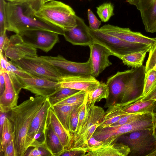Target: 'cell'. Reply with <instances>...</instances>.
<instances>
[{
  "instance_id": "cell-1",
  "label": "cell",
  "mask_w": 156,
  "mask_h": 156,
  "mask_svg": "<svg viewBox=\"0 0 156 156\" xmlns=\"http://www.w3.org/2000/svg\"><path fill=\"white\" fill-rule=\"evenodd\" d=\"M145 66L143 65L122 72H118L109 77L106 84L109 94L105 108L118 102H125L140 96L142 94Z\"/></svg>"
},
{
  "instance_id": "cell-2",
  "label": "cell",
  "mask_w": 156,
  "mask_h": 156,
  "mask_svg": "<svg viewBox=\"0 0 156 156\" xmlns=\"http://www.w3.org/2000/svg\"><path fill=\"white\" fill-rule=\"evenodd\" d=\"M47 98L30 97L12 108L8 118L12 127V138L16 156H24L26 152L25 144L32 121Z\"/></svg>"
},
{
  "instance_id": "cell-3",
  "label": "cell",
  "mask_w": 156,
  "mask_h": 156,
  "mask_svg": "<svg viewBox=\"0 0 156 156\" xmlns=\"http://www.w3.org/2000/svg\"><path fill=\"white\" fill-rule=\"evenodd\" d=\"M7 30L19 34L34 30H43L63 35L61 28L44 21L36 17L35 12L27 4L7 2Z\"/></svg>"
},
{
  "instance_id": "cell-4",
  "label": "cell",
  "mask_w": 156,
  "mask_h": 156,
  "mask_svg": "<svg viewBox=\"0 0 156 156\" xmlns=\"http://www.w3.org/2000/svg\"><path fill=\"white\" fill-rule=\"evenodd\" d=\"M34 15L41 20L64 31L70 30L76 25L75 11L70 6L59 1L44 3Z\"/></svg>"
},
{
  "instance_id": "cell-5",
  "label": "cell",
  "mask_w": 156,
  "mask_h": 156,
  "mask_svg": "<svg viewBox=\"0 0 156 156\" xmlns=\"http://www.w3.org/2000/svg\"><path fill=\"white\" fill-rule=\"evenodd\" d=\"M154 129L153 114L145 113L138 119L129 123L102 128L98 127L93 136L98 140L108 143L118 140L119 137L125 134L140 130Z\"/></svg>"
},
{
  "instance_id": "cell-6",
  "label": "cell",
  "mask_w": 156,
  "mask_h": 156,
  "mask_svg": "<svg viewBox=\"0 0 156 156\" xmlns=\"http://www.w3.org/2000/svg\"><path fill=\"white\" fill-rule=\"evenodd\" d=\"M89 33L94 42L105 47L113 56L120 59L122 56L132 53L144 51L149 52L151 47L142 44L125 41L99 30H93L89 28Z\"/></svg>"
},
{
  "instance_id": "cell-7",
  "label": "cell",
  "mask_w": 156,
  "mask_h": 156,
  "mask_svg": "<svg viewBox=\"0 0 156 156\" xmlns=\"http://www.w3.org/2000/svg\"><path fill=\"white\" fill-rule=\"evenodd\" d=\"M122 137L135 156H156V133L154 129H145L126 134Z\"/></svg>"
},
{
  "instance_id": "cell-8",
  "label": "cell",
  "mask_w": 156,
  "mask_h": 156,
  "mask_svg": "<svg viewBox=\"0 0 156 156\" xmlns=\"http://www.w3.org/2000/svg\"><path fill=\"white\" fill-rule=\"evenodd\" d=\"M40 59L55 68L62 76L92 75V69L90 59L85 62H78L67 60L62 55L56 56H41Z\"/></svg>"
},
{
  "instance_id": "cell-9",
  "label": "cell",
  "mask_w": 156,
  "mask_h": 156,
  "mask_svg": "<svg viewBox=\"0 0 156 156\" xmlns=\"http://www.w3.org/2000/svg\"><path fill=\"white\" fill-rule=\"evenodd\" d=\"M51 106L47 98L34 118L26 136L25 144L26 152L30 147L41 146L43 144L44 139L45 130L48 112Z\"/></svg>"
},
{
  "instance_id": "cell-10",
  "label": "cell",
  "mask_w": 156,
  "mask_h": 156,
  "mask_svg": "<svg viewBox=\"0 0 156 156\" xmlns=\"http://www.w3.org/2000/svg\"><path fill=\"white\" fill-rule=\"evenodd\" d=\"M14 65L33 76L58 82L62 76L53 66L40 59L34 58H23L16 61H10Z\"/></svg>"
},
{
  "instance_id": "cell-11",
  "label": "cell",
  "mask_w": 156,
  "mask_h": 156,
  "mask_svg": "<svg viewBox=\"0 0 156 156\" xmlns=\"http://www.w3.org/2000/svg\"><path fill=\"white\" fill-rule=\"evenodd\" d=\"M3 71L5 87L0 96V112L6 113L17 105L19 94L23 87L16 75Z\"/></svg>"
},
{
  "instance_id": "cell-12",
  "label": "cell",
  "mask_w": 156,
  "mask_h": 156,
  "mask_svg": "<svg viewBox=\"0 0 156 156\" xmlns=\"http://www.w3.org/2000/svg\"><path fill=\"white\" fill-rule=\"evenodd\" d=\"M19 34L24 42L46 52L50 51L59 41L58 34L45 30H28Z\"/></svg>"
},
{
  "instance_id": "cell-13",
  "label": "cell",
  "mask_w": 156,
  "mask_h": 156,
  "mask_svg": "<svg viewBox=\"0 0 156 156\" xmlns=\"http://www.w3.org/2000/svg\"><path fill=\"white\" fill-rule=\"evenodd\" d=\"M5 55L12 61L23 58L38 57L37 49L23 41L21 36L16 34L11 36L5 49Z\"/></svg>"
},
{
  "instance_id": "cell-14",
  "label": "cell",
  "mask_w": 156,
  "mask_h": 156,
  "mask_svg": "<svg viewBox=\"0 0 156 156\" xmlns=\"http://www.w3.org/2000/svg\"><path fill=\"white\" fill-rule=\"evenodd\" d=\"M23 89L35 95L48 97L53 94L60 86L58 82L34 76L30 78H24L17 76Z\"/></svg>"
},
{
  "instance_id": "cell-15",
  "label": "cell",
  "mask_w": 156,
  "mask_h": 156,
  "mask_svg": "<svg viewBox=\"0 0 156 156\" xmlns=\"http://www.w3.org/2000/svg\"><path fill=\"white\" fill-rule=\"evenodd\" d=\"M99 30L103 32L129 42L141 43L151 47L156 42V37H148L140 32L132 31L129 28L105 24Z\"/></svg>"
},
{
  "instance_id": "cell-16",
  "label": "cell",
  "mask_w": 156,
  "mask_h": 156,
  "mask_svg": "<svg viewBox=\"0 0 156 156\" xmlns=\"http://www.w3.org/2000/svg\"><path fill=\"white\" fill-rule=\"evenodd\" d=\"M140 11L146 31L156 32V0H127Z\"/></svg>"
},
{
  "instance_id": "cell-17",
  "label": "cell",
  "mask_w": 156,
  "mask_h": 156,
  "mask_svg": "<svg viewBox=\"0 0 156 156\" xmlns=\"http://www.w3.org/2000/svg\"><path fill=\"white\" fill-rule=\"evenodd\" d=\"M89 47L90 50V56L92 69V75L97 77L106 68L112 65L109 59L113 54L107 48L98 44L94 42Z\"/></svg>"
},
{
  "instance_id": "cell-18",
  "label": "cell",
  "mask_w": 156,
  "mask_h": 156,
  "mask_svg": "<svg viewBox=\"0 0 156 156\" xmlns=\"http://www.w3.org/2000/svg\"><path fill=\"white\" fill-rule=\"evenodd\" d=\"M58 82L60 87L84 91L89 93L93 90L100 81L92 75L62 76Z\"/></svg>"
},
{
  "instance_id": "cell-19",
  "label": "cell",
  "mask_w": 156,
  "mask_h": 156,
  "mask_svg": "<svg viewBox=\"0 0 156 156\" xmlns=\"http://www.w3.org/2000/svg\"><path fill=\"white\" fill-rule=\"evenodd\" d=\"M76 25L72 29L64 31L66 40L73 45L89 46L94 43L89 33V27L83 20L77 16Z\"/></svg>"
},
{
  "instance_id": "cell-20",
  "label": "cell",
  "mask_w": 156,
  "mask_h": 156,
  "mask_svg": "<svg viewBox=\"0 0 156 156\" xmlns=\"http://www.w3.org/2000/svg\"><path fill=\"white\" fill-rule=\"evenodd\" d=\"M118 140L102 144L89 150L85 156H127L131 151L128 145L117 143Z\"/></svg>"
},
{
  "instance_id": "cell-21",
  "label": "cell",
  "mask_w": 156,
  "mask_h": 156,
  "mask_svg": "<svg viewBox=\"0 0 156 156\" xmlns=\"http://www.w3.org/2000/svg\"><path fill=\"white\" fill-rule=\"evenodd\" d=\"M142 98L140 96L126 102H117L108 107L98 127L102 128L110 127L122 117L130 114L125 112L124 110L131 104L141 99Z\"/></svg>"
},
{
  "instance_id": "cell-22",
  "label": "cell",
  "mask_w": 156,
  "mask_h": 156,
  "mask_svg": "<svg viewBox=\"0 0 156 156\" xmlns=\"http://www.w3.org/2000/svg\"><path fill=\"white\" fill-rule=\"evenodd\" d=\"M41 146L48 150L52 156H61L65 149L60 139L53 129L49 122L48 115L45 128L44 139Z\"/></svg>"
},
{
  "instance_id": "cell-23",
  "label": "cell",
  "mask_w": 156,
  "mask_h": 156,
  "mask_svg": "<svg viewBox=\"0 0 156 156\" xmlns=\"http://www.w3.org/2000/svg\"><path fill=\"white\" fill-rule=\"evenodd\" d=\"M48 115L53 130L65 149L72 147L74 141L73 136L65 128L56 115L52 106L49 109Z\"/></svg>"
},
{
  "instance_id": "cell-24",
  "label": "cell",
  "mask_w": 156,
  "mask_h": 156,
  "mask_svg": "<svg viewBox=\"0 0 156 156\" xmlns=\"http://www.w3.org/2000/svg\"><path fill=\"white\" fill-rule=\"evenodd\" d=\"M105 112L101 107L92 105L87 102V113L86 121L78 135L74 139L80 136L88 130L94 125L100 124L104 115Z\"/></svg>"
},
{
  "instance_id": "cell-25",
  "label": "cell",
  "mask_w": 156,
  "mask_h": 156,
  "mask_svg": "<svg viewBox=\"0 0 156 156\" xmlns=\"http://www.w3.org/2000/svg\"><path fill=\"white\" fill-rule=\"evenodd\" d=\"M156 109V100H139L131 104L124 111L129 114L151 113L154 114Z\"/></svg>"
},
{
  "instance_id": "cell-26",
  "label": "cell",
  "mask_w": 156,
  "mask_h": 156,
  "mask_svg": "<svg viewBox=\"0 0 156 156\" xmlns=\"http://www.w3.org/2000/svg\"><path fill=\"white\" fill-rule=\"evenodd\" d=\"M76 105H55L52 106L55 113L60 122L66 129L69 132L71 112L73 108Z\"/></svg>"
},
{
  "instance_id": "cell-27",
  "label": "cell",
  "mask_w": 156,
  "mask_h": 156,
  "mask_svg": "<svg viewBox=\"0 0 156 156\" xmlns=\"http://www.w3.org/2000/svg\"><path fill=\"white\" fill-rule=\"evenodd\" d=\"M109 90L106 84L101 81L99 85L92 91L87 93V101L88 104L94 105L103 99H107L109 96Z\"/></svg>"
},
{
  "instance_id": "cell-28",
  "label": "cell",
  "mask_w": 156,
  "mask_h": 156,
  "mask_svg": "<svg viewBox=\"0 0 156 156\" xmlns=\"http://www.w3.org/2000/svg\"><path fill=\"white\" fill-rule=\"evenodd\" d=\"M147 51L133 52L122 56L121 59L125 65L133 68L140 67L143 66Z\"/></svg>"
},
{
  "instance_id": "cell-29",
  "label": "cell",
  "mask_w": 156,
  "mask_h": 156,
  "mask_svg": "<svg viewBox=\"0 0 156 156\" xmlns=\"http://www.w3.org/2000/svg\"><path fill=\"white\" fill-rule=\"evenodd\" d=\"M0 137V151L2 153L6 145L13 139L12 125L7 117L4 123Z\"/></svg>"
},
{
  "instance_id": "cell-30",
  "label": "cell",
  "mask_w": 156,
  "mask_h": 156,
  "mask_svg": "<svg viewBox=\"0 0 156 156\" xmlns=\"http://www.w3.org/2000/svg\"><path fill=\"white\" fill-rule=\"evenodd\" d=\"M80 90L65 87H58L51 95L47 97L52 106L64 98Z\"/></svg>"
},
{
  "instance_id": "cell-31",
  "label": "cell",
  "mask_w": 156,
  "mask_h": 156,
  "mask_svg": "<svg viewBox=\"0 0 156 156\" xmlns=\"http://www.w3.org/2000/svg\"><path fill=\"white\" fill-rule=\"evenodd\" d=\"M87 94L84 91H79L64 98L55 105H75L81 104L86 99Z\"/></svg>"
},
{
  "instance_id": "cell-32",
  "label": "cell",
  "mask_w": 156,
  "mask_h": 156,
  "mask_svg": "<svg viewBox=\"0 0 156 156\" xmlns=\"http://www.w3.org/2000/svg\"><path fill=\"white\" fill-rule=\"evenodd\" d=\"M97 13L101 21L106 22L114 15V7L110 2H105L97 7Z\"/></svg>"
},
{
  "instance_id": "cell-33",
  "label": "cell",
  "mask_w": 156,
  "mask_h": 156,
  "mask_svg": "<svg viewBox=\"0 0 156 156\" xmlns=\"http://www.w3.org/2000/svg\"><path fill=\"white\" fill-rule=\"evenodd\" d=\"M156 83V69L153 68L146 72L143 92L140 96L145 95Z\"/></svg>"
},
{
  "instance_id": "cell-34",
  "label": "cell",
  "mask_w": 156,
  "mask_h": 156,
  "mask_svg": "<svg viewBox=\"0 0 156 156\" xmlns=\"http://www.w3.org/2000/svg\"><path fill=\"white\" fill-rule=\"evenodd\" d=\"M87 113V97L81 104L78 115V125L76 132L74 137L79 134L86 121Z\"/></svg>"
},
{
  "instance_id": "cell-35",
  "label": "cell",
  "mask_w": 156,
  "mask_h": 156,
  "mask_svg": "<svg viewBox=\"0 0 156 156\" xmlns=\"http://www.w3.org/2000/svg\"><path fill=\"white\" fill-rule=\"evenodd\" d=\"M81 104L76 105L73 109L70 122V132L74 136L75 134L78 125V115Z\"/></svg>"
},
{
  "instance_id": "cell-36",
  "label": "cell",
  "mask_w": 156,
  "mask_h": 156,
  "mask_svg": "<svg viewBox=\"0 0 156 156\" xmlns=\"http://www.w3.org/2000/svg\"><path fill=\"white\" fill-rule=\"evenodd\" d=\"M6 3L5 0H0V33L7 30Z\"/></svg>"
},
{
  "instance_id": "cell-37",
  "label": "cell",
  "mask_w": 156,
  "mask_h": 156,
  "mask_svg": "<svg viewBox=\"0 0 156 156\" xmlns=\"http://www.w3.org/2000/svg\"><path fill=\"white\" fill-rule=\"evenodd\" d=\"M4 71L12 73L17 76L22 78H30L34 76L17 67L10 61H8L6 67Z\"/></svg>"
},
{
  "instance_id": "cell-38",
  "label": "cell",
  "mask_w": 156,
  "mask_h": 156,
  "mask_svg": "<svg viewBox=\"0 0 156 156\" xmlns=\"http://www.w3.org/2000/svg\"><path fill=\"white\" fill-rule=\"evenodd\" d=\"M145 114L136 113L127 115L122 117L118 121L112 124L110 126H117L130 123L138 119Z\"/></svg>"
},
{
  "instance_id": "cell-39",
  "label": "cell",
  "mask_w": 156,
  "mask_h": 156,
  "mask_svg": "<svg viewBox=\"0 0 156 156\" xmlns=\"http://www.w3.org/2000/svg\"><path fill=\"white\" fill-rule=\"evenodd\" d=\"M87 150L81 147L65 149L61 156H85Z\"/></svg>"
},
{
  "instance_id": "cell-40",
  "label": "cell",
  "mask_w": 156,
  "mask_h": 156,
  "mask_svg": "<svg viewBox=\"0 0 156 156\" xmlns=\"http://www.w3.org/2000/svg\"><path fill=\"white\" fill-rule=\"evenodd\" d=\"M149 56L146 63V72L153 68L156 64V42L149 51Z\"/></svg>"
},
{
  "instance_id": "cell-41",
  "label": "cell",
  "mask_w": 156,
  "mask_h": 156,
  "mask_svg": "<svg viewBox=\"0 0 156 156\" xmlns=\"http://www.w3.org/2000/svg\"><path fill=\"white\" fill-rule=\"evenodd\" d=\"M10 2L26 4L28 5L35 12L39 10L44 4V0H12Z\"/></svg>"
},
{
  "instance_id": "cell-42",
  "label": "cell",
  "mask_w": 156,
  "mask_h": 156,
  "mask_svg": "<svg viewBox=\"0 0 156 156\" xmlns=\"http://www.w3.org/2000/svg\"><path fill=\"white\" fill-rule=\"evenodd\" d=\"M87 16L90 28L95 30H99L101 22L98 19L90 9L87 10Z\"/></svg>"
},
{
  "instance_id": "cell-43",
  "label": "cell",
  "mask_w": 156,
  "mask_h": 156,
  "mask_svg": "<svg viewBox=\"0 0 156 156\" xmlns=\"http://www.w3.org/2000/svg\"><path fill=\"white\" fill-rule=\"evenodd\" d=\"M25 156H52L51 154L48 150L41 146L34 147Z\"/></svg>"
},
{
  "instance_id": "cell-44",
  "label": "cell",
  "mask_w": 156,
  "mask_h": 156,
  "mask_svg": "<svg viewBox=\"0 0 156 156\" xmlns=\"http://www.w3.org/2000/svg\"><path fill=\"white\" fill-rule=\"evenodd\" d=\"M2 153L4 156H16V151L13 139L6 145Z\"/></svg>"
},
{
  "instance_id": "cell-45",
  "label": "cell",
  "mask_w": 156,
  "mask_h": 156,
  "mask_svg": "<svg viewBox=\"0 0 156 156\" xmlns=\"http://www.w3.org/2000/svg\"><path fill=\"white\" fill-rule=\"evenodd\" d=\"M104 143L102 141L97 140L92 136L87 141L84 148H86L88 151L92 148L102 144Z\"/></svg>"
},
{
  "instance_id": "cell-46",
  "label": "cell",
  "mask_w": 156,
  "mask_h": 156,
  "mask_svg": "<svg viewBox=\"0 0 156 156\" xmlns=\"http://www.w3.org/2000/svg\"><path fill=\"white\" fill-rule=\"evenodd\" d=\"M141 100L142 101L156 100V83L150 91L145 95L143 97Z\"/></svg>"
},
{
  "instance_id": "cell-47",
  "label": "cell",
  "mask_w": 156,
  "mask_h": 156,
  "mask_svg": "<svg viewBox=\"0 0 156 156\" xmlns=\"http://www.w3.org/2000/svg\"><path fill=\"white\" fill-rule=\"evenodd\" d=\"M8 38L6 31L0 33V53L2 54H4L5 46Z\"/></svg>"
},
{
  "instance_id": "cell-48",
  "label": "cell",
  "mask_w": 156,
  "mask_h": 156,
  "mask_svg": "<svg viewBox=\"0 0 156 156\" xmlns=\"http://www.w3.org/2000/svg\"><path fill=\"white\" fill-rule=\"evenodd\" d=\"M5 80L4 71L0 70V96L4 92L5 89Z\"/></svg>"
},
{
  "instance_id": "cell-49",
  "label": "cell",
  "mask_w": 156,
  "mask_h": 156,
  "mask_svg": "<svg viewBox=\"0 0 156 156\" xmlns=\"http://www.w3.org/2000/svg\"><path fill=\"white\" fill-rule=\"evenodd\" d=\"M0 70H5L7 65L8 60L7 57L4 55L0 53Z\"/></svg>"
},
{
  "instance_id": "cell-50",
  "label": "cell",
  "mask_w": 156,
  "mask_h": 156,
  "mask_svg": "<svg viewBox=\"0 0 156 156\" xmlns=\"http://www.w3.org/2000/svg\"><path fill=\"white\" fill-rule=\"evenodd\" d=\"M6 113H3L0 112V135H1L2 130L3 127V125L5 120L6 118L7 117L5 115Z\"/></svg>"
},
{
  "instance_id": "cell-51",
  "label": "cell",
  "mask_w": 156,
  "mask_h": 156,
  "mask_svg": "<svg viewBox=\"0 0 156 156\" xmlns=\"http://www.w3.org/2000/svg\"><path fill=\"white\" fill-rule=\"evenodd\" d=\"M153 115L154 120V129L155 130L156 133V109Z\"/></svg>"
},
{
  "instance_id": "cell-52",
  "label": "cell",
  "mask_w": 156,
  "mask_h": 156,
  "mask_svg": "<svg viewBox=\"0 0 156 156\" xmlns=\"http://www.w3.org/2000/svg\"><path fill=\"white\" fill-rule=\"evenodd\" d=\"M53 0H44V3H46V2H50V1H53Z\"/></svg>"
},
{
  "instance_id": "cell-53",
  "label": "cell",
  "mask_w": 156,
  "mask_h": 156,
  "mask_svg": "<svg viewBox=\"0 0 156 156\" xmlns=\"http://www.w3.org/2000/svg\"><path fill=\"white\" fill-rule=\"evenodd\" d=\"M153 68H154L155 69H156V64L155 66H154V67Z\"/></svg>"
},
{
  "instance_id": "cell-54",
  "label": "cell",
  "mask_w": 156,
  "mask_h": 156,
  "mask_svg": "<svg viewBox=\"0 0 156 156\" xmlns=\"http://www.w3.org/2000/svg\"><path fill=\"white\" fill-rule=\"evenodd\" d=\"M6 0V1H8V2H10L12 0Z\"/></svg>"
}]
</instances>
